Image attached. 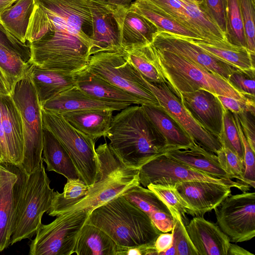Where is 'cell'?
<instances>
[{
	"label": "cell",
	"instance_id": "25",
	"mask_svg": "<svg viewBox=\"0 0 255 255\" xmlns=\"http://www.w3.org/2000/svg\"><path fill=\"white\" fill-rule=\"evenodd\" d=\"M28 74L41 106L58 95L76 86V74L42 68L31 63H30Z\"/></svg>",
	"mask_w": 255,
	"mask_h": 255
},
{
	"label": "cell",
	"instance_id": "51",
	"mask_svg": "<svg viewBox=\"0 0 255 255\" xmlns=\"http://www.w3.org/2000/svg\"><path fill=\"white\" fill-rule=\"evenodd\" d=\"M173 242V234L171 233H161L156 239L154 247L158 255L169 249Z\"/></svg>",
	"mask_w": 255,
	"mask_h": 255
},
{
	"label": "cell",
	"instance_id": "7",
	"mask_svg": "<svg viewBox=\"0 0 255 255\" xmlns=\"http://www.w3.org/2000/svg\"><path fill=\"white\" fill-rule=\"evenodd\" d=\"M10 95L23 126V158L18 166L28 175L38 168L42 159L43 130L41 106L28 71L13 85Z\"/></svg>",
	"mask_w": 255,
	"mask_h": 255
},
{
	"label": "cell",
	"instance_id": "52",
	"mask_svg": "<svg viewBox=\"0 0 255 255\" xmlns=\"http://www.w3.org/2000/svg\"><path fill=\"white\" fill-rule=\"evenodd\" d=\"M10 163L8 148L1 122V110L0 101V164Z\"/></svg>",
	"mask_w": 255,
	"mask_h": 255
},
{
	"label": "cell",
	"instance_id": "4",
	"mask_svg": "<svg viewBox=\"0 0 255 255\" xmlns=\"http://www.w3.org/2000/svg\"><path fill=\"white\" fill-rule=\"evenodd\" d=\"M87 222L104 231L119 246L128 248L153 245L162 233L122 195L93 210Z\"/></svg>",
	"mask_w": 255,
	"mask_h": 255
},
{
	"label": "cell",
	"instance_id": "9",
	"mask_svg": "<svg viewBox=\"0 0 255 255\" xmlns=\"http://www.w3.org/2000/svg\"><path fill=\"white\" fill-rule=\"evenodd\" d=\"M86 69L138 98L143 104L160 106L144 77L127 60L123 51H103L95 53L91 56Z\"/></svg>",
	"mask_w": 255,
	"mask_h": 255
},
{
	"label": "cell",
	"instance_id": "38",
	"mask_svg": "<svg viewBox=\"0 0 255 255\" xmlns=\"http://www.w3.org/2000/svg\"><path fill=\"white\" fill-rule=\"evenodd\" d=\"M219 139L223 146L229 148L244 160V146L234 114L225 109L223 116L222 130Z\"/></svg>",
	"mask_w": 255,
	"mask_h": 255
},
{
	"label": "cell",
	"instance_id": "20",
	"mask_svg": "<svg viewBox=\"0 0 255 255\" xmlns=\"http://www.w3.org/2000/svg\"><path fill=\"white\" fill-rule=\"evenodd\" d=\"M185 226L199 255H227L231 242L216 224L195 216Z\"/></svg>",
	"mask_w": 255,
	"mask_h": 255
},
{
	"label": "cell",
	"instance_id": "14",
	"mask_svg": "<svg viewBox=\"0 0 255 255\" xmlns=\"http://www.w3.org/2000/svg\"><path fill=\"white\" fill-rule=\"evenodd\" d=\"M152 44L156 48L178 54L226 81L237 69L211 56L193 40L168 32H158Z\"/></svg>",
	"mask_w": 255,
	"mask_h": 255
},
{
	"label": "cell",
	"instance_id": "13",
	"mask_svg": "<svg viewBox=\"0 0 255 255\" xmlns=\"http://www.w3.org/2000/svg\"><path fill=\"white\" fill-rule=\"evenodd\" d=\"M145 79L160 106L181 126L194 142L206 150L216 154L222 147L219 138L196 122L168 85L165 82H152Z\"/></svg>",
	"mask_w": 255,
	"mask_h": 255
},
{
	"label": "cell",
	"instance_id": "37",
	"mask_svg": "<svg viewBox=\"0 0 255 255\" xmlns=\"http://www.w3.org/2000/svg\"><path fill=\"white\" fill-rule=\"evenodd\" d=\"M30 63L25 62L18 54L0 45V68L12 90L13 85L27 73Z\"/></svg>",
	"mask_w": 255,
	"mask_h": 255
},
{
	"label": "cell",
	"instance_id": "10",
	"mask_svg": "<svg viewBox=\"0 0 255 255\" xmlns=\"http://www.w3.org/2000/svg\"><path fill=\"white\" fill-rule=\"evenodd\" d=\"M89 213L85 210L56 216L48 224H41L29 245L30 255H70Z\"/></svg>",
	"mask_w": 255,
	"mask_h": 255
},
{
	"label": "cell",
	"instance_id": "32",
	"mask_svg": "<svg viewBox=\"0 0 255 255\" xmlns=\"http://www.w3.org/2000/svg\"><path fill=\"white\" fill-rule=\"evenodd\" d=\"M130 6L152 22L158 32H168L192 40L203 41L196 33L167 16L144 0H134Z\"/></svg>",
	"mask_w": 255,
	"mask_h": 255
},
{
	"label": "cell",
	"instance_id": "27",
	"mask_svg": "<svg viewBox=\"0 0 255 255\" xmlns=\"http://www.w3.org/2000/svg\"><path fill=\"white\" fill-rule=\"evenodd\" d=\"M169 146L182 149L196 144L181 126L160 106L141 105Z\"/></svg>",
	"mask_w": 255,
	"mask_h": 255
},
{
	"label": "cell",
	"instance_id": "55",
	"mask_svg": "<svg viewBox=\"0 0 255 255\" xmlns=\"http://www.w3.org/2000/svg\"><path fill=\"white\" fill-rule=\"evenodd\" d=\"M109 3L119 6H129L134 0H103Z\"/></svg>",
	"mask_w": 255,
	"mask_h": 255
},
{
	"label": "cell",
	"instance_id": "19",
	"mask_svg": "<svg viewBox=\"0 0 255 255\" xmlns=\"http://www.w3.org/2000/svg\"><path fill=\"white\" fill-rule=\"evenodd\" d=\"M92 19V55L103 51H123L113 17L114 5L103 0H88Z\"/></svg>",
	"mask_w": 255,
	"mask_h": 255
},
{
	"label": "cell",
	"instance_id": "36",
	"mask_svg": "<svg viewBox=\"0 0 255 255\" xmlns=\"http://www.w3.org/2000/svg\"><path fill=\"white\" fill-rule=\"evenodd\" d=\"M225 36L231 44L247 48V41L239 0H226Z\"/></svg>",
	"mask_w": 255,
	"mask_h": 255
},
{
	"label": "cell",
	"instance_id": "41",
	"mask_svg": "<svg viewBox=\"0 0 255 255\" xmlns=\"http://www.w3.org/2000/svg\"><path fill=\"white\" fill-rule=\"evenodd\" d=\"M167 16L195 33L187 11L179 0H144ZM197 34V33H196ZM198 35V34H197Z\"/></svg>",
	"mask_w": 255,
	"mask_h": 255
},
{
	"label": "cell",
	"instance_id": "8",
	"mask_svg": "<svg viewBox=\"0 0 255 255\" xmlns=\"http://www.w3.org/2000/svg\"><path fill=\"white\" fill-rule=\"evenodd\" d=\"M41 114L43 128L49 130L64 147L81 179L87 185H92L99 169L95 141L74 128L62 115L42 108Z\"/></svg>",
	"mask_w": 255,
	"mask_h": 255
},
{
	"label": "cell",
	"instance_id": "56",
	"mask_svg": "<svg viewBox=\"0 0 255 255\" xmlns=\"http://www.w3.org/2000/svg\"><path fill=\"white\" fill-rule=\"evenodd\" d=\"M17 0H0V13Z\"/></svg>",
	"mask_w": 255,
	"mask_h": 255
},
{
	"label": "cell",
	"instance_id": "6",
	"mask_svg": "<svg viewBox=\"0 0 255 255\" xmlns=\"http://www.w3.org/2000/svg\"><path fill=\"white\" fill-rule=\"evenodd\" d=\"M19 189L10 245L30 239L42 224L44 213L50 208L54 194L45 172L43 158L38 168L27 175L21 168Z\"/></svg>",
	"mask_w": 255,
	"mask_h": 255
},
{
	"label": "cell",
	"instance_id": "26",
	"mask_svg": "<svg viewBox=\"0 0 255 255\" xmlns=\"http://www.w3.org/2000/svg\"><path fill=\"white\" fill-rule=\"evenodd\" d=\"M165 154L202 172L228 181L233 180L222 168L217 155L197 144L182 149L173 147Z\"/></svg>",
	"mask_w": 255,
	"mask_h": 255
},
{
	"label": "cell",
	"instance_id": "42",
	"mask_svg": "<svg viewBox=\"0 0 255 255\" xmlns=\"http://www.w3.org/2000/svg\"><path fill=\"white\" fill-rule=\"evenodd\" d=\"M216 154L222 168L229 177L231 179L236 178L245 183L244 160L229 148L223 146Z\"/></svg>",
	"mask_w": 255,
	"mask_h": 255
},
{
	"label": "cell",
	"instance_id": "35",
	"mask_svg": "<svg viewBox=\"0 0 255 255\" xmlns=\"http://www.w3.org/2000/svg\"><path fill=\"white\" fill-rule=\"evenodd\" d=\"M187 11L195 32L203 41L210 44L227 41L225 35L207 16L197 0H179Z\"/></svg>",
	"mask_w": 255,
	"mask_h": 255
},
{
	"label": "cell",
	"instance_id": "44",
	"mask_svg": "<svg viewBox=\"0 0 255 255\" xmlns=\"http://www.w3.org/2000/svg\"><path fill=\"white\" fill-rule=\"evenodd\" d=\"M255 68H237L229 76L227 81L240 93L255 97Z\"/></svg>",
	"mask_w": 255,
	"mask_h": 255
},
{
	"label": "cell",
	"instance_id": "23",
	"mask_svg": "<svg viewBox=\"0 0 255 255\" xmlns=\"http://www.w3.org/2000/svg\"><path fill=\"white\" fill-rule=\"evenodd\" d=\"M1 122L8 151L10 164L19 166L23 152L21 118L10 95L0 96Z\"/></svg>",
	"mask_w": 255,
	"mask_h": 255
},
{
	"label": "cell",
	"instance_id": "11",
	"mask_svg": "<svg viewBox=\"0 0 255 255\" xmlns=\"http://www.w3.org/2000/svg\"><path fill=\"white\" fill-rule=\"evenodd\" d=\"M140 184L174 186L178 183L200 180L230 185L245 192L250 186L240 181H228L202 172L168 157L165 154L150 160L139 168Z\"/></svg>",
	"mask_w": 255,
	"mask_h": 255
},
{
	"label": "cell",
	"instance_id": "47",
	"mask_svg": "<svg viewBox=\"0 0 255 255\" xmlns=\"http://www.w3.org/2000/svg\"><path fill=\"white\" fill-rule=\"evenodd\" d=\"M234 114V113H233ZM238 129L244 146L245 165L244 183L255 188V152L250 146L241 127L237 115L234 114Z\"/></svg>",
	"mask_w": 255,
	"mask_h": 255
},
{
	"label": "cell",
	"instance_id": "3",
	"mask_svg": "<svg viewBox=\"0 0 255 255\" xmlns=\"http://www.w3.org/2000/svg\"><path fill=\"white\" fill-rule=\"evenodd\" d=\"M99 169L95 183L78 200L51 204L47 214L52 217L79 210L90 213L96 208L140 184L139 169L127 167L105 142L95 149Z\"/></svg>",
	"mask_w": 255,
	"mask_h": 255
},
{
	"label": "cell",
	"instance_id": "2",
	"mask_svg": "<svg viewBox=\"0 0 255 255\" xmlns=\"http://www.w3.org/2000/svg\"><path fill=\"white\" fill-rule=\"evenodd\" d=\"M106 137L113 151L131 168L139 169L173 148L138 105H130L114 116Z\"/></svg>",
	"mask_w": 255,
	"mask_h": 255
},
{
	"label": "cell",
	"instance_id": "50",
	"mask_svg": "<svg viewBox=\"0 0 255 255\" xmlns=\"http://www.w3.org/2000/svg\"><path fill=\"white\" fill-rule=\"evenodd\" d=\"M236 115L250 146L255 151V114L244 111Z\"/></svg>",
	"mask_w": 255,
	"mask_h": 255
},
{
	"label": "cell",
	"instance_id": "17",
	"mask_svg": "<svg viewBox=\"0 0 255 255\" xmlns=\"http://www.w3.org/2000/svg\"><path fill=\"white\" fill-rule=\"evenodd\" d=\"M113 17L116 23L119 43L123 50L152 44L158 32L156 27L130 6L114 5Z\"/></svg>",
	"mask_w": 255,
	"mask_h": 255
},
{
	"label": "cell",
	"instance_id": "12",
	"mask_svg": "<svg viewBox=\"0 0 255 255\" xmlns=\"http://www.w3.org/2000/svg\"><path fill=\"white\" fill-rule=\"evenodd\" d=\"M216 224L230 242L250 241L255 236V193L229 195L215 209Z\"/></svg>",
	"mask_w": 255,
	"mask_h": 255
},
{
	"label": "cell",
	"instance_id": "33",
	"mask_svg": "<svg viewBox=\"0 0 255 255\" xmlns=\"http://www.w3.org/2000/svg\"><path fill=\"white\" fill-rule=\"evenodd\" d=\"M34 4L35 0H17L0 13V23L23 43Z\"/></svg>",
	"mask_w": 255,
	"mask_h": 255
},
{
	"label": "cell",
	"instance_id": "31",
	"mask_svg": "<svg viewBox=\"0 0 255 255\" xmlns=\"http://www.w3.org/2000/svg\"><path fill=\"white\" fill-rule=\"evenodd\" d=\"M193 41L213 57L241 69L255 68V54L244 47L233 45L227 40L215 44L202 40Z\"/></svg>",
	"mask_w": 255,
	"mask_h": 255
},
{
	"label": "cell",
	"instance_id": "18",
	"mask_svg": "<svg viewBox=\"0 0 255 255\" xmlns=\"http://www.w3.org/2000/svg\"><path fill=\"white\" fill-rule=\"evenodd\" d=\"M180 100L196 122L219 139L222 130L225 108L217 96L201 89L181 93Z\"/></svg>",
	"mask_w": 255,
	"mask_h": 255
},
{
	"label": "cell",
	"instance_id": "46",
	"mask_svg": "<svg viewBox=\"0 0 255 255\" xmlns=\"http://www.w3.org/2000/svg\"><path fill=\"white\" fill-rule=\"evenodd\" d=\"M209 18L225 35L226 31V0H197Z\"/></svg>",
	"mask_w": 255,
	"mask_h": 255
},
{
	"label": "cell",
	"instance_id": "5",
	"mask_svg": "<svg viewBox=\"0 0 255 255\" xmlns=\"http://www.w3.org/2000/svg\"><path fill=\"white\" fill-rule=\"evenodd\" d=\"M156 61L171 91L180 99V94L203 89L216 95L244 101L251 97L234 89L221 77L186 58L165 50L155 47Z\"/></svg>",
	"mask_w": 255,
	"mask_h": 255
},
{
	"label": "cell",
	"instance_id": "30",
	"mask_svg": "<svg viewBox=\"0 0 255 255\" xmlns=\"http://www.w3.org/2000/svg\"><path fill=\"white\" fill-rule=\"evenodd\" d=\"M120 246L99 228L87 222L78 237L74 253L78 255H118Z\"/></svg>",
	"mask_w": 255,
	"mask_h": 255
},
{
	"label": "cell",
	"instance_id": "53",
	"mask_svg": "<svg viewBox=\"0 0 255 255\" xmlns=\"http://www.w3.org/2000/svg\"><path fill=\"white\" fill-rule=\"evenodd\" d=\"M11 88L4 73L0 68V96L10 95Z\"/></svg>",
	"mask_w": 255,
	"mask_h": 255
},
{
	"label": "cell",
	"instance_id": "40",
	"mask_svg": "<svg viewBox=\"0 0 255 255\" xmlns=\"http://www.w3.org/2000/svg\"><path fill=\"white\" fill-rule=\"evenodd\" d=\"M147 188L164 202L170 211L178 212L183 219L185 217V214L193 216L190 207L179 196L174 187L149 184Z\"/></svg>",
	"mask_w": 255,
	"mask_h": 255
},
{
	"label": "cell",
	"instance_id": "28",
	"mask_svg": "<svg viewBox=\"0 0 255 255\" xmlns=\"http://www.w3.org/2000/svg\"><path fill=\"white\" fill-rule=\"evenodd\" d=\"M113 111L91 109L70 112L62 116L80 131L96 141L106 137L113 119Z\"/></svg>",
	"mask_w": 255,
	"mask_h": 255
},
{
	"label": "cell",
	"instance_id": "45",
	"mask_svg": "<svg viewBox=\"0 0 255 255\" xmlns=\"http://www.w3.org/2000/svg\"><path fill=\"white\" fill-rule=\"evenodd\" d=\"M90 186L80 179H67L62 193L54 192L52 204L73 201L83 197L87 193Z\"/></svg>",
	"mask_w": 255,
	"mask_h": 255
},
{
	"label": "cell",
	"instance_id": "34",
	"mask_svg": "<svg viewBox=\"0 0 255 255\" xmlns=\"http://www.w3.org/2000/svg\"><path fill=\"white\" fill-rule=\"evenodd\" d=\"M123 52L127 60L147 80L166 83L158 67L155 48L152 44L135 46Z\"/></svg>",
	"mask_w": 255,
	"mask_h": 255
},
{
	"label": "cell",
	"instance_id": "39",
	"mask_svg": "<svg viewBox=\"0 0 255 255\" xmlns=\"http://www.w3.org/2000/svg\"><path fill=\"white\" fill-rule=\"evenodd\" d=\"M173 220V226L171 231L177 251V255H199L191 242L185 229L183 218L175 210H170Z\"/></svg>",
	"mask_w": 255,
	"mask_h": 255
},
{
	"label": "cell",
	"instance_id": "16",
	"mask_svg": "<svg viewBox=\"0 0 255 255\" xmlns=\"http://www.w3.org/2000/svg\"><path fill=\"white\" fill-rule=\"evenodd\" d=\"M172 187L189 206L193 216H203L214 210L230 195L232 187L227 184L200 180L184 181Z\"/></svg>",
	"mask_w": 255,
	"mask_h": 255
},
{
	"label": "cell",
	"instance_id": "21",
	"mask_svg": "<svg viewBox=\"0 0 255 255\" xmlns=\"http://www.w3.org/2000/svg\"><path fill=\"white\" fill-rule=\"evenodd\" d=\"M130 105L95 99L75 86L45 102L41 108L62 115L70 112L91 109L121 111Z\"/></svg>",
	"mask_w": 255,
	"mask_h": 255
},
{
	"label": "cell",
	"instance_id": "48",
	"mask_svg": "<svg viewBox=\"0 0 255 255\" xmlns=\"http://www.w3.org/2000/svg\"><path fill=\"white\" fill-rule=\"evenodd\" d=\"M0 45L18 54L27 63H29L31 58L30 46L23 43L8 32L0 23Z\"/></svg>",
	"mask_w": 255,
	"mask_h": 255
},
{
	"label": "cell",
	"instance_id": "24",
	"mask_svg": "<svg viewBox=\"0 0 255 255\" xmlns=\"http://www.w3.org/2000/svg\"><path fill=\"white\" fill-rule=\"evenodd\" d=\"M76 86L93 98L110 103L143 105L142 101L87 69L76 74Z\"/></svg>",
	"mask_w": 255,
	"mask_h": 255
},
{
	"label": "cell",
	"instance_id": "43",
	"mask_svg": "<svg viewBox=\"0 0 255 255\" xmlns=\"http://www.w3.org/2000/svg\"><path fill=\"white\" fill-rule=\"evenodd\" d=\"M247 41V48L255 53V0H239Z\"/></svg>",
	"mask_w": 255,
	"mask_h": 255
},
{
	"label": "cell",
	"instance_id": "49",
	"mask_svg": "<svg viewBox=\"0 0 255 255\" xmlns=\"http://www.w3.org/2000/svg\"><path fill=\"white\" fill-rule=\"evenodd\" d=\"M223 107L236 114L244 111H249L255 114V98H249L242 101L233 98L222 95H217Z\"/></svg>",
	"mask_w": 255,
	"mask_h": 255
},
{
	"label": "cell",
	"instance_id": "54",
	"mask_svg": "<svg viewBox=\"0 0 255 255\" xmlns=\"http://www.w3.org/2000/svg\"><path fill=\"white\" fill-rule=\"evenodd\" d=\"M227 255H254V254L236 244L230 243Z\"/></svg>",
	"mask_w": 255,
	"mask_h": 255
},
{
	"label": "cell",
	"instance_id": "22",
	"mask_svg": "<svg viewBox=\"0 0 255 255\" xmlns=\"http://www.w3.org/2000/svg\"><path fill=\"white\" fill-rule=\"evenodd\" d=\"M122 195L145 213L161 232L172 231L173 220L171 212L164 202L153 191L139 184Z\"/></svg>",
	"mask_w": 255,
	"mask_h": 255
},
{
	"label": "cell",
	"instance_id": "15",
	"mask_svg": "<svg viewBox=\"0 0 255 255\" xmlns=\"http://www.w3.org/2000/svg\"><path fill=\"white\" fill-rule=\"evenodd\" d=\"M21 182L19 166L0 164V252L10 245Z\"/></svg>",
	"mask_w": 255,
	"mask_h": 255
},
{
	"label": "cell",
	"instance_id": "1",
	"mask_svg": "<svg viewBox=\"0 0 255 255\" xmlns=\"http://www.w3.org/2000/svg\"><path fill=\"white\" fill-rule=\"evenodd\" d=\"M88 0H35L26 34L30 62L46 69L76 74L87 68L94 42Z\"/></svg>",
	"mask_w": 255,
	"mask_h": 255
},
{
	"label": "cell",
	"instance_id": "29",
	"mask_svg": "<svg viewBox=\"0 0 255 255\" xmlns=\"http://www.w3.org/2000/svg\"><path fill=\"white\" fill-rule=\"evenodd\" d=\"M43 160L48 171H54L67 179H80L68 153L56 137L48 129L43 130Z\"/></svg>",
	"mask_w": 255,
	"mask_h": 255
}]
</instances>
